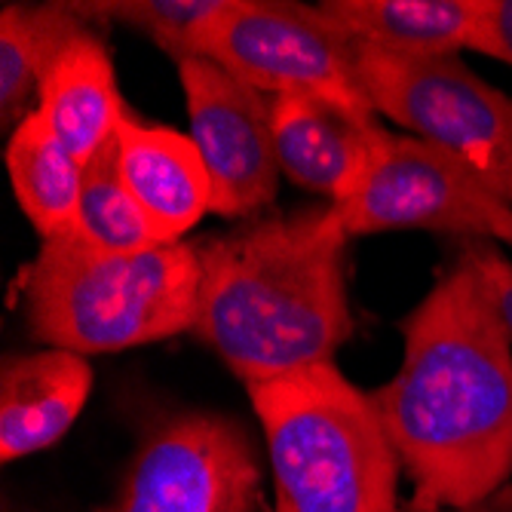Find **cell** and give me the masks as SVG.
<instances>
[{"mask_svg": "<svg viewBox=\"0 0 512 512\" xmlns=\"http://www.w3.org/2000/svg\"><path fill=\"white\" fill-rule=\"evenodd\" d=\"M396 378L371 393L414 509H470L512 476V338L467 258L402 322Z\"/></svg>", "mask_w": 512, "mask_h": 512, "instance_id": "cell-1", "label": "cell"}, {"mask_svg": "<svg viewBox=\"0 0 512 512\" xmlns=\"http://www.w3.org/2000/svg\"><path fill=\"white\" fill-rule=\"evenodd\" d=\"M347 240L335 206H325L197 243L194 335L246 387L335 362L353 332Z\"/></svg>", "mask_w": 512, "mask_h": 512, "instance_id": "cell-2", "label": "cell"}, {"mask_svg": "<svg viewBox=\"0 0 512 512\" xmlns=\"http://www.w3.org/2000/svg\"><path fill=\"white\" fill-rule=\"evenodd\" d=\"M31 335L56 350L120 353L194 332L200 255L194 243L105 252L74 227L40 243L22 270Z\"/></svg>", "mask_w": 512, "mask_h": 512, "instance_id": "cell-3", "label": "cell"}, {"mask_svg": "<svg viewBox=\"0 0 512 512\" xmlns=\"http://www.w3.org/2000/svg\"><path fill=\"white\" fill-rule=\"evenodd\" d=\"M267 436L276 512H402L381 411L335 362L249 384Z\"/></svg>", "mask_w": 512, "mask_h": 512, "instance_id": "cell-4", "label": "cell"}, {"mask_svg": "<svg viewBox=\"0 0 512 512\" xmlns=\"http://www.w3.org/2000/svg\"><path fill=\"white\" fill-rule=\"evenodd\" d=\"M375 111L467 166L512 206V99L457 56L402 59L356 46Z\"/></svg>", "mask_w": 512, "mask_h": 512, "instance_id": "cell-5", "label": "cell"}, {"mask_svg": "<svg viewBox=\"0 0 512 512\" xmlns=\"http://www.w3.org/2000/svg\"><path fill=\"white\" fill-rule=\"evenodd\" d=\"M203 59L270 99L316 96L375 117L356 46L316 7L289 0H221L203 40Z\"/></svg>", "mask_w": 512, "mask_h": 512, "instance_id": "cell-6", "label": "cell"}, {"mask_svg": "<svg viewBox=\"0 0 512 512\" xmlns=\"http://www.w3.org/2000/svg\"><path fill=\"white\" fill-rule=\"evenodd\" d=\"M347 237L384 230H436L500 240L512 206L445 151L414 135L381 129L356 188L332 203Z\"/></svg>", "mask_w": 512, "mask_h": 512, "instance_id": "cell-7", "label": "cell"}, {"mask_svg": "<svg viewBox=\"0 0 512 512\" xmlns=\"http://www.w3.org/2000/svg\"><path fill=\"white\" fill-rule=\"evenodd\" d=\"M261 470L230 417L184 411L157 421L123 485L96 512H258Z\"/></svg>", "mask_w": 512, "mask_h": 512, "instance_id": "cell-8", "label": "cell"}, {"mask_svg": "<svg viewBox=\"0 0 512 512\" xmlns=\"http://www.w3.org/2000/svg\"><path fill=\"white\" fill-rule=\"evenodd\" d=\"M191 138L209 172L212 212L249 218L273 206L279 157L273 142V99L209 59L178 65Z\"/></svg>", "mask_w": 512, "mask_h": 512, "instance_id": "cell-9", "label": "cell"}, {"mask_svg": "<svg viewBox=\"0 0 512 512\" xmlns=\"http://www.w3.org/2000/svg\"><path fill=\"white\" fill-rule=\"evenodd\" d=\"M120 175L160 243H181L212 212L209 172L188 132L138 120L129 108L117 120Z\"/></svg>", "mask_w": 512, "mask_h": 512, "instance_id": "cell-10", "label": "cell"}, {"mask_svg": "<svg viewBox=\"0 0 512 512\" xmlns=\"http://www.w3.org/2000/svg\"><path fill=\"white\" fill-rule=\"evenodd\" d=\"M381 135L375 117L316 96L273 99V142L279 169L298 188L344 200L368 169Z\"/></svg>", "mask_w": 512, "mask_h": 512, "instance_id": "cell-11", "label": "cell"}, {"mask_svg": "<svg viewBox=\"0 0 512 512\" xmlns=\"http://www.w3.org/2000/svg\"><path fill=\"white\" fill-rule=\"evenodd\" d=\"M92 393L86 356L46 347L40 353H10L0 368V457L53 448L80 417Z\"/></svg>", "mask_w": 512, "mask_h": 512, "instance_id": "cell-12", "label": "cell"}, {"mask_svg": "<svg viewBox=\"0 0 512 512\" xmlns=\"http://www.w3.org/2000/svg\"><path fill=\"white\" fill-rule=\"evenodd\" d=\"M37 111L62 138V145L86 163L108 138L126 111L111 53L92 28L71 37L40 80Z\"/></svg>", "mask_w": 512, "mask_h": 512, "instance_id": "cell-13", "label": "cell"}, {"mask_svg": "<svg viewBox=\"0 0 512 512\" xmlns=\"http://www.w3.org/2000/svg\"><path fill=\"white\" fill-rule=\"evenodd\" d=\"M316 10L353 46L436 59L467 50L476 0H322Z\"/></svg>", "mask_w": 512, "mask_h": 512, "instance_id": "cell-14", "label": "cell"}, {"mask_svg": "<svg viewBox=\"0 0 512 512\" xmlns=\"http://www.w3.org/2000/svg\"><path fill=\"white\" fill-rule=\"evenodd\" d=\"M7 172L13 194L37 227L40 240L56 237L59 230L74 224L83 163L62 145V138L37 108L10 132Z\"/></svg>", "mask_w": 512, "mask_h": 512, "instance_id": "cell-15", "label": "cell"}, {"mask_svg": "<svg viewBox=\"0 0 512 512\" xmlns=\"http://www.w3.org/2000/svg\"><path fill=\"white\" fill-rule=\"evenodd\" d=\"M83 28L92 25L71 4H7L0 10V120L7 129H16L31 114L28 102L46 68Z\"/></svg>", "mask_w": 512, "mask_h": 512, "instance_id": "cell-16", "label": "cell"}, {"mask_svg": "<svg viewBox=\"0 0 512 512\" xmlns=\"http://www.w3.org/2000/svg\"><path fill=\"white\" fill-rule=\"evenodd\" d=\"M71 227L105 252H145L163 246L120 175L117 135L83 163L77 218Z\"/></svg>", "mask_w": 512, "mask_h": 512, "instance_id": "cell-17", "label": "cell"}, {"mask_svg": "<svg viewBox=\"0 0 512 512\" xmlns=\"http://www.w3.org/2000/svg\"><path fill=\"white\" fill-rule=\"evenodd\" d=\"M83 22H120L154 40L175 65L203 59L206 31L221 10V0H89L71 4Z\"/></svg>", "mask_w": 512, "mask_h": 512, "instance_id": "cell-18", "label": "cell"}, {"mask_svg": "<svg viewBox=\"0 0 512 512\" xmlns=\"http://www.w3.org/2000/svg\"><path fill=\"white\" fill-rule=\"evenodd\" d=\"M467 50L512 65V0H476Z\"/></svg>", "mask_w": 512, "mask_h": 512, "instance_id": "cell-19", "label": "cell"}, {"mask_svg": "<svg viewBox=\"0 0 512 512\" xmlns=\"http://www.w3.org/2000/svg\"><path fill=\"white\" fill-rule=\"evenodd\" d=\"M460 255L476 267L479 279L485 283V289H488V295H491V301H494V307L506 325V332L512 338V261H506L500 255V249L485 237L467 240Z\"/></svg>", "mask_w": 512, "mask_h": 512, "instance_id": "cell-20", "label": "cell"}, {"mask_svg": "<svg viewBox=\"0 0 512 512\" xmlns=\"http://www.w3.org/2000/svg\"><path fill=\"white\" fill-rule=\"evenodd\" d=\"M491 503H494L497 512H512V482L503 485V488L491 497Z\"/></svg>", "mask_w": 512, "mask_h": 512, "instance_id": "cell-21", "label": "cell"}, {"mask_svg": "<svg viewBox=\"0 0 512 512\" xmlns=\"http://www.w3.org/2000/svg\"><path fill=\"white\" fill-rule=\"evenodd\" d=\"M402 512H497L491 500L479 503V506H470V509H414V506H405Z\"/></svg>", "mask_w": 512, "mask_h": 512, "instance_id": "cell-22", "label": "cell"}, {"mask_svg": "<svg viewBox=\"0 0 512 512\" xmlns=\"http://www.w3.org/2000/svg\"><path fill=\"white\" fill-rule=\"evenodd\" d=\"M500 243H506V246L512 249V221L506 224V230H503V234H500Z\"/></svg>", "mask_w": 512, "mask_h": 512, "instance_id": "cell-23", "label": "cell"}]
</instances>
